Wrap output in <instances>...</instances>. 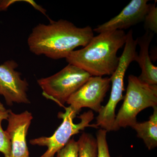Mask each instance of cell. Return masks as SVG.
I'll return each mask as SVG.
<instances>
[{"mask_svg": "<svg viewBox=\"0 0 157 157\" xmlns=\"http://www.w3.org/2000/svg\"><path fill=\"white\" fill-rule=\"evenodd\" d=\"M152 114L147 121L137 122L131 128L136 131L137 137L143 140L149 150L157 146V107L153 108Z\"/></svg>", "mask_w": 157, "mask_h": 157, "instance_id": "obj_12", "label": "cell"}, {"mask_svg": "<svg viewBox=\"0 0 157 157\" xmlns=\"http://www.w3.org/2000/svg\"><path fill=\"white\" fill-rule=\"evenodd\" d=\"M110 78L91 76L88 80L68 99L67 104L76 114L82 108H89L99 113L110 86Z\"/></svg>", "mask_w": 157, "mask_h": 157, "instance_id": "obj_7", "label": "cell"}, {"mask_svg": "<svg viewBox=\"0 0 157 157\" xmlns=\"http://www.w3.org/2000/svg\"><path fill=\"white\" fill-rule=\"evenodd\" d=\"M127 38V34L123 30L100 33L85 47L72 52L66 61L91 76H111L119 62L118 51L125 45Z\"/></svg>", "mask_w": 157, "mask_h": 157, "instance_id": "obj_2", "label": "cell"}, {"mask_svg": "<svg viewBox=\"0 0 157 157\" xmlns=\"http://www.w3.org/2000/svg\"><path fill=\"white\" fill-rule=\"evenodd\" d=\"M156 2L154 4H149L148 10L144 21V28L146 32L157 33V8Z\"/></svg>", "mask_w": 157, "mask_h": 157, "instance_id": "obj_15", "label": "cell"}, {"mask_svg": "<svg viewBox=\"0 0 157 157\" xmlns=\"http://www.w3.org/2000/svg\"><path fill=\"white\" fill-rule=\"evenodd\" d=\"M18 64L14 60L7 61L0 65V95L4 97L9 106L14 103H31L27 95L28 83L16 70Z\"/></svg>", "mask_w": 157, "mask_h": 157, "instance_id": "obj_8", "label": "cell"}, {"mask_svg": "<svg viewBox=\"0 0 157 157\" xmlns=\"http://www.w3.org/2000/svg\"><path fill=\"white\" fill-rule=\"evenodd\" d=\"M154 35L147 31L142 36L136 39L137 44L140 46V51L135 62L141 69V74L138 78L140 81L151 85H157V67L153 64L149 54V46Z\"/></svg>", "mask_w": 157, "mask_h": 157, "instance_id": "obj_11", "label": "cell"}, {"mask_svg": "<svg viewBox=\"0 0 157 157\" xmlns=\"http://www.w3.org/2000/svg\"><path fill=\"white\" fill-rule=\"evenodd\" d=\"M90 26L78 28L66 20H50L49 24H39L28 39L30 51L53 59L66 58L74 49L84 47L94 36Z\"/></svg>", "mask_w": 157, "mask_h": 157, "instance_id": "obj_1", "label": "cell"}, {"mask_svg": "<svg viewBox=\"0 0 157 157\" xmlns=\"http://www.w3.org/2000/svg\"><path fill=\"white\" fill-rule=\"evenodd\" d=\"M78 142L73 138L57 153V157H78Z\"/></svg>", "mask_w": 157, "mask_h": 157, "instance_id": "obj_17", "label": "cell"}, {"mask_svg": "<svg viewBox=\"0 0 157 157\" xmlns=\"http://www.w3.org/2000/svg\"><path fill=\"white\" fill-rule=\"evenodd\" d=\"M107 132L100 129L96 134L98 145V157H111L107 140Z\"/></svg>", "mask_w": 157, "mask_h": 157, "instance_id": "obj_16", "label": "cell"}, {"mask_svg": "<svg viewBox=\"0 0 157 157\" xmlns=\"http://www.w3.org/2000/svg\"><path fill=\"white\" fill-rule=\"evenodd\" d=\"M91 76L81 68L68 64L52 76L38 79L37 83L42 89L43 95L63 107L69 98Z\"/></svg>", "mask_w": 157, "mask_h": 157, "instance_id": "obj_5", "label": "cell"}, {"mask_svg": "<svg viewBox=\"0 0 157 157\" xmlns=\"http://www.w3.org/2000/svg\"></svg>", "mask_w": 157, "mask_h": 157, "instance_id": "obj_19", "label": "cell"}, {"mask_svg": "<svg viewBox=\"0 0 157 157\" xmlns=\"http://www.w3.org/2000/svg\"><path fill=\"white\" fill-rule=\"evenodd\" d=\"M9 114V109L5 112H0V152L5 157H10L11 155V143L10 139L6 131L2 127V122L7 120Z\"/></svg>", "mask_w": 157, "mask_h": 157, "instance_id": "obj_14", "label": "cell"}, {"mask_svg": "<svg viewBox=\"0 0 157 157\" xmlns=\"http://www.w3.org/2000/svg\"><path fill=\"white\" fill-rule=\"evenodd\" d=\"M127 36L126 42L120 57L117 68L110 77L112 86L109 101L105 106H103L96 117V126L107 132L113 131L116 116V108L119 102L124 98L123 93L124 91L125 74L130 64L135 61L137 55L136 52L137 41L133 38V31H129Z\"/></svg>", "mask_w": 157, "mask_h": 157, "instance_id": "obj_3", "label": "cell"}, {"mask_svg": "<svg viewBox=\"0 0 157 157\" xmlns=\"http://www.w3.org/2000/svg\"><path fill=\"white\" fill-rule=\"evenodd\" d=\"M124 102L116 116L113 131L132 127L137 122V116L144 109L157 107V85L140 81L138 77L130 75Z\"/></svg>", "mask_w": 157, "mask_h": 157, "instance_id": "obj_4", "label": "cell"}, {"mask_svg": "<svg viewBox=\"0 0 157 157\" xmlns=\"http://www.w3.org/2000/svg\"><path fill=\"white\" fill-rule=\"evenodd\" d=\"M77 141L78 157H98L97 140L91 134L83 132Z\"/></svg>", "mask_w": 157, "mask_h": 157, "instance_id": "obj_13", "label": "cell"}, {"mask_svg": "<svg viewBox=\"0 0 157 157\" xmlns=\"http://www.w3.org/2000/svg\"><path fill=\"white\" fill-rule=\"evenodd\" d=\"M5 107H4V105L0 101V112H5L7 110Z\"/></svg>", "mask_w": 157, "mask_h": 157, "instance_id": "obj_18", "label": "cell"}, {"mask_svg": "<svg viewBox=\"0 0 157 157\" xmlns=\"http://www.w3.org/2000/svg\"><path fill=\"white\" fill-rule=\"evenodd\" d=\"M147 0H132L118 15L98 26L94 32L100 33L126 29L144 21L148 10Z\"/></svg>", "mask_w": 157, "mask_h": 157, "instance_id": "obj_10", "label": "cell"}, {"mask_svg": "<svg viewBox=\"0 0 157 157\" xmlns=\"http://www.w3.org/2000/svg\"><path fill=\"white\" fill-rule=\"evenodd\" d=\"M33 118L32 113L28 110L16 113L9 109L8 124L6 132L11 141L10 157H30L26 137Z\"/></svg>", "mask_w": 157, "mask_h": 157, "instance_id": "obj_9", "label": "cell"}, {"mask_svg": "<svg viewBox=\"0 0 157 157\" xmlns=\"http://www.w3.org/2000/svg\"><path fill=\"white\" fill-rule=\"evenodd\" d=\"M65 113H59V117L63 119L62 124L50 137H41L30 140L33 145L46 147L47 150L40 157H53L56 154L67 144L73 135L84 131L87 127L97 128L95 124H91L94 116L92 110L83 113L78 117L80 121L75 124L73 122L77 114L70 107L65 108Z\"/></svg>", "mask_w": 157, "mask_h": 157, "instance_id": "obj_6", "label": "cell"}]
</instances>
